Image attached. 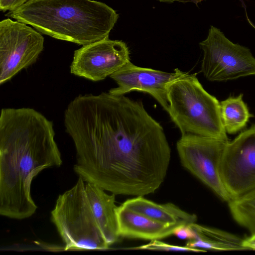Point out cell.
<instances>
[{"instance_id":"obj_8","label":"cell","mask_w":255,"mask_h":255,"mask_svg":"<svg viewBox=\"0 0 255 255\" xmlns=\"http://www.w3.org/2000/svg\"><path fill=\"white\" fill-rule=\"evenodd\" d=\"M42 34L10 18L0 22V84L9 81L37 60L44 49Z\"/></svg>"},{"instance_id":"obj_5","label":"cell","mask_w":255,"mask_h":255,"mask_svg":"<svg viewBox=\"0 0 255 255\" xmlns=\"http://www.w3.org/2000/svg\"><path fill=\"white\" fill-rule=\"evenodd\" d=\"M84 182L79 177L73 187L59 195L51 213L65 251L109 248L94 216Z\"/></svg>"},{"instance_id":"obj_15","label":"cell","mask_w":255,"mask_h":255,"mask_svg":"<svg viewBox=\"0 0 255 255\" xmlns=\"http://www.w3.org/2000/svg\"><path fill=\"white\" fill-rule=\"evenodd\" d=\"M190 225L196 234V239L189 241L187 247L217 251L245 250L243 246V239L237 236L196 223Z\"/></svg>"},{"instance_id":"obj_2","label":"cell","mask_w":255,"mask_h":255,"mask_svg":"<svg viewBox=\"0 0 255 255\" xmlns=\"http://www.w3.org/2000/svg\"><path fill=\"white\" fill-rule=\"evenodd\" d=\"M53 124L30 108H3L0 116V214L30 217L37 206L31 195L34 177L60 166V152Z\"/></svg>"},{"instance_id":"obj_19","label":"cell","mask_w":255,"mask_h":255,"mask_svg":"<svg viewBox=\"0 0 255 255\" xmlns=\"http://www.w3.org/2000/svg\"><path fill=\"white\" fill-rule=\"evenodd\" d=\"M173 235L181 240H194L196 239V234L190 225H181L176 227Z\"/></svg>"},{"instance_id":"obj_9","label":"cell","mask_w":255,"mask_h":255,"mask_svg":"<svg viewBox=\"0 0 255 255\" xmlns=\"http://www.w3.org/2000/svg\"><path fill=\"white\" fill-rule=\"evenodd\" d=\"M220 174L231 200L255 189V125L226 142Z\"/></svg>"},{"instance_id":"obj_22","label":"cell","mask_w":255,"mask_h":255,"mask_svg":"<svg viewBox=\"0 0 255 255\" xmlns=\"http://www.w3.org/2000/svg\"><path fill=\"white\" fill-rule=\"evenodd\" d=\"M160 2L172 3L175 1L178 2H191L197 4L204 0H157Z\"/></svg>"},{"instance_id":"obj_1","label":"cell","mask_w":255,"mask_h":255,"mask_svg":"<svg viewBox=\"0 0 255 255\" xmlns=\"http://www.w3.org/2000/svg\"><path fill=\"white\" fill-rule=\"evenodd\" d=\"M76 151L75 172L115 195L143 196L164 182L171 149L141 101L109 92L76 97L64 114Z\"/></svg>"},{"instance_id":"obj_12","label":"cell","mask_w":255,"mask_h":255,"mask_svg":"<svg viewBox=\"0 0 255 255\" xmlns=\"http://www.w3.org/2000/svg\"><path fill=\"white\" fill-rule=\"evenodd\" d=\"M118 233L122 238L159 240L173 235L178 225H167L154 221L123 204L116 209Z\"/></svg>"},{"instance_id":"obj_20","label":"cell","mask_w":255,"mask_h":255,"mask_svg":"<svg viewBox=\"0 0 255 255\" xmlns=\"http://www.w3.org/2000/svg\"><path fill=\"white\" fill-rule=\"evenodd\" d=\"M29 0H0V10L1 11L13 10Z\"/></svg>"},{"instance_id":"obj_3","label":"cell","mask_w":255,"mask_h":255,"mask_svg":"<svg viewBox=\"0 0 255 255\" xmlns=\"http://www.w3.org/2000/svg\"><path fill=\"white\" fill-rule=\"evenodd\" d=\"M5 15L81 45L109 38L119 18L112 7L93 0H29Z\"/></svg>"},{"instance_id":"obj_6","label":"cell","mask_w":255,"mask_h":255,"mask_svg":"<svg viewBox=\"0 0 255 255\" xmlns=\"http://www.w3.org/2000/svg\"><path fill=\"white\" fill-rule=\"evenodd\" d=\"M203 51L201 72L212 82L227 81L255 75V58L246 47L235 44L219 28L211 26L199 43Z\"/></svg>"},{"instance_id":"obj_7","label":"cell","mask_w":255,"mask_h":255,"mask_svg":"<svg viewBox=\"0 0 255 255\" xmlns=\"http://www.w3.org/2000/svg\"><path fill=\"white\" fill-rule=\"evenodd\" d=\"M227 141L193 134L181 135L176 148L183 166L223 200L231 198L220 174V166Z\"/></svg>"},{"instance_id":"obj_18","label":"cell","mask_w":255,"mask_h":255,"mask_svg":"<svg viewBox=\"0 0 255 255\" xmlns=\"http://www.w3.org/2000/svg\"><path fill=\"white\" fill-rule=\"evenodd\" d=\"M125 250H146L151 251H164L176 252H205L206 251L202 249L192 248L187 246L182 247L171 245L162 242L158 240L150 241L145 245L125 249Z\"/></svg>"},{"instance_id":"obj_11","label":"cell","mask_w":255,"mask_h":255,"mask_svg":"<svg viewBox=\"0 0 255 255\" xmlns=\"http://www.w3.org/2000/svg\"><path fill=\"white\" fill-rule=\"evenodd\" d=\"M182 73L178 68L173 73H168L140 67L130 61L110 76L118 87L111 89L108 92L118 96L134 91L146 92L152 96L167 112L169 104L167 87Z\"/></svg>"},{"instance_id":"obj_14","label":"cell","mask_w":255,"mask_h":255,"mask_svg":"<svg viewBox=\"0 0 255 255\" xmlns=\"http://www.w3.org/2000/svg\"><path fill=\"white\" fill-rule=\"evenodd\" d=\"M125 207L154 221L167 225H190L196 222V215L189 213L171 203L159 204L136 196L122 204Z\"/></svg>"},{"instance_id":"obj_21","label":"cell","mask_w":255,"mask_h":255,"mask_svg":"<svg viewBox=\"0 0 255 255\" xmlns=\"http://www.w3.org/2000/svg\"><path fill=\"white\" fill-rule=\"evenodd\" d=\"M243 246L245 250H255V234L251 235L243 240Z\"/></svg>"},{"instance_id":"obj_4","label":"cell","mask_w":255,"mask_h":255,"mask_svg":"<svg viewBox=\"0 0 255 255\" xmlns=\"http://www.w3.org/2000/svg\"><path fill=\"white\" fill-rule=\"evenodd\" d=\"M196 75L183 72L168 85L167 113L181 135L193 134L228 141L220 103L204 89Z\"/></svg>"},{"instance_id":"obj_16","label":"cell","mask_w":255,"mask_h":255,"mask_svg":"<svg viewBox=\"0 0 255 255\" xmlns=\"http://www.w3.org/2000/svg\"><path fill=\"white\" fill-rule=\"evenodd\" d=\"M243 94L230 96L220 103V115L224 128L229 134L243 129L249 119L254 117L243 100Z\"/></svg>"},{"instance_id":"obj_10","label":"cell","mask_w":255,"mask_h":255,"mask_svg":"<svg viewBox=\"0 0 255 255\" xmlns=\"http://www.w3.org/2000/svg\"><path fill=\"white\" fill-rule=\"evenodd\" d=\"M130 61L129 51L126 43L107 38L75 50L70 72L98 82L111 76Z\"/></svg>"},{"instance_id":"obj_17","label":"cell","mask_w":255,"mask_h":255,"mask_svg":"<svg viewBox=\"0 0 255 255\" xmlns=\"http://www.w3.org/2000/svg\"><path fill=\"white\" fill-rule=\"evenodd\" d=\"M228 206L235 221L255 234V189L230 200Z\"/></svg>"},{"instance_id":"obj_13","label":"cell","mask_w":255,"mask_h":255,"mask_svg":"<svg viewBox=\"0 0 255 255\" xmlns=\"http://www.w3.org/2000/svg\"><path fill=\"white\" fill-rule=\"evenodd\" d=\"M85 189L92 212L102 235L110 246L120 237L115 204V194L109 195L97 185L87 182Z\"/></svg>"}]
</instances>
